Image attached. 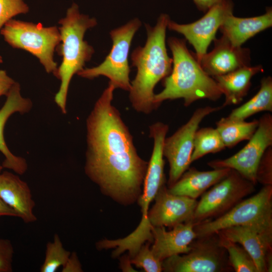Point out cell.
I'll use <instances>...</instances> for the list:
<instances>
[{
  "instance_id": "19",
  "label": "cell",
  "mask_w": 272,
  "mask_h": 272,
  "mask_svg": "<svg viewBox=\"0 0 272 272\" xmlns=\"http://www.w3.org/2000/svg\"><path fill=\"white\" fill-rule=\"evenodd\" d=\"M272 25V10L266 8L260 16L250 18L228 16L220 27V30L234 46L240 47L247 40Z\"/></svg>"
},
{
  "instance_id": "2",
  "label": "cell",
  "mask_w": 272,
  "mask_h": 272,
  "mask_svg": "<svg viewBox=\"0 0 272 272\" xmlns=\"http://www.w3.org/2000/svg\"><path fill=\"white\" fill-rule=\"evenodd\" d=\"M169 16L160 15L154 27L146 25L147 39L144 46L136 48L131 55L137 73L130 83L129 98L138 112L149 114L157 108L154 102V89L157 83L172 71V58L167 53L166 32Z\"/></svg>"
},
{
  "instance_id": "32",
  "label": "cell",
  "mask_w": 272,
  "mask_h": 272,
  "mask_svg": "<svg viewBox=\"0 0 272 272\" xmlns=\"http://www.w3.org/2000/svg\"><path fill=\"white\" fill-rule=\"evenodd\" d=\"M15 81L4 70H0V97L6 96Z\"/></svg>"
},
{
  "instance_id": "15",
  "label": "cell",
  "mask_w": 272,
  "mask_h": 272,
  "mask_svg": "<svg viewBox=\"0 0 272 272\" xmlns=\"http://www.w3.org/2000/svg\"><path fill=\"white\" fill-rule=\"evenodd\" d=\"M214 41L213 49L197 61L210 76L213 78L223 75L250 65L249 49L233 46L223 36Z\"/></svg>"
},
{
  "instance_id": "18",
  "label": "cell",
  "mask_w": 272,
  "mask_h": 272,
  "mask_svg": "<svg viewBox=\"0 0 272 272\" xmlns=\"http://www.w3.org/2000/svg\"><path fill=\"white\" fill-rule=\"evenodd\" d=\"M0 197L25 223L35 222V203L28 184L18 175L6 171L0 174Z\"/></svg>"
},
{
  "instance_id": "17",
  "label": "cell",
  "mask_w": 272,
  "mask_h": 272,
  "mask_svg": "<svg viewBox=\"0 0 272 272\" xmlns=\"http://www.w3.org/2000/svg\"><path fill=\"white\" fill-rule=\"evenodd\" d=\"M191 222L178 224L170 231L165 227H153L152 234L154 243L151 249L161 261L176 255L188 252L191 243L196 238Z\"/></svg>"
},
{
  "instance_id": "8",
  "label": "cell",
  "mask_w": 272,
  "mask_h": 272,
  "mask_svg": "<svg viewBox=\"0 0 272 272\" xmlns=\"http://www.w3.org/2000/svg\"><path fill=\"white\" fill-rule=\"evenodd\" d=\"M188 252L171 256L162 262L167 272H224L232 269L226 249L221 245L218 234L197 237Z\"/></svg>"
},
{
  "instance_id": "28",
  "label": "cell",
  "mask_w": 272,
  "mask_h": 272,
  "mask_svg": "<svg viewBox=\"0 0 272 272\" xmlns=\"http://www.w3.org/2000/svg\"><path fill=\"white\" fill-rule=\"evenodd\" d=\"M28 11L29 7L24 0H0V31L14 17Z\"/></svg>"
},
{
  "instance_id": "26",
  "label": "cell",
  "mask_w": 272,
  "mask_h": 272,
  "mask_svg": "<svg viewBox=\"0 0 272 272\" xmlns=\"http://www.w3.org/2000/svg\"><path fill=\"white\" fill-rule=\"evenodd\" d=\"M71 253L63 247L59 235L55 234L52 241L46 244L45 258L40 271L55 272L64 265Z\"/></svg>"
},
{
  "instance_id": "24",
  "label": "cell",
  "mask_w": 272,
  "mask_h": 272,
  "mask_svg": "<svg viewBox=\"0 0 272 272\" xmlns=\"http://www.w3.org/2000/svg\"><path fill=\"white\" fill-rule=\"evenodd\" d=\"M225 148L216 128L207 127L198 128L194 137L191 163L206 155L218 153Z\"/></svg>"
},
{
  "instance_id": "4",
  "label": "cell",
  "mask_w": 272,
  "mask_h": 272,
  "mask_svg": "<svg viewBox=\"0 0 272 272\" xmlns=\"http://www.w3.org/2000/svg\"><path fill=\"white\" fill-rule=\"evenodd\" d=\"M58 27L61 36L60 54L62 62L55 75L61 81L54 101L63 113H66V100L70 82L75 74L84 69L94 53L93 47L84 40L86 31L95 27V18L81 14L78 6L73 3L60 19Z\"/></svg>"
},
{
  "instance_id": "6",
  "label": "cell",
  "mask_w": 272,
  "mask_h": 272,
  "mask_svg": "<svg viewBox=\"0 0 272 272\" xmlns=\"http://www.w3.org/2000/svg\"><path fill=\"white\" fill-rule=\"evenodd\" d=\"M141 26L140 20L134 18L124 25L111 30L110 35L112 46L104 60L97 66L83 69L77 75L88 79L105 76L115 89L129 92L131 84L128 53L133 37Z\"/></svg>"
},
{
  "instance_id": "37",
  "label": "cell",
  "mask_w": 272,
  "mask_h": 272,
  "mask_svg": "<svg viewBox=\"0 0 272 272\" xmlns=\"http://www.w3.org/2000/svg\"><path fill=\"white\" fill-rule=\"evenodd\" d=\"M3 61L2 57L0 55V63H2Z\"/></svg>"
},
{
  "instance_id": "35",
  "label": "cell",
  "mask_w": 272,
  "mask_h": 272,
  "mask_svg": "<svg viewBox=\"0 0 272 272\" xmlns=\"http://www.w3.org/2000/svg\"><path fill=\"white\" fill-rule=\"evenodd\" d=\"M130 257L128 255H123L120 258V267L123 271H135L131 266Z\"/></svg>"
},
{
  "instance_id": "1",
  "label": "cell",
  "mask_w": 272,
  "mask_h": 272,
  "mask_svg": "<svg viewBox=\"0 0 272 272\" xmlns=\"http://www.w3.org/2000/svg\"><path fill=\"white\" fill-rule=\"evenodd\" d=\"M115 89L109 82L87 118L85 171L103 194L126 206L138 200L148 162L138 155L128 127L112 105Z\"/></svg>"
},
{
  "instance_id": "9",
  "label": "cell",
  "mask_w": 272,
  "mask_h": 272,
  "mask_svg": "<svg viewBox=\"0 0 272 272\" xmlns=\"http://www.w3.org/2000/svg\"><path fill=\"white\" fill-rule=\"evenodd\" d=\"M255 184L231 169L229 174L201 195L191 221L195 225L227 212L255 191Z\"/></svg>"
},
{
  "instance_id": "11",
  "label": "cell",
  "mask_w": 272,
  "mask_h": 272,
  "mask_svg": "<svg viewBox=\"0 0 272 272\" xmlns=\"http://www.w3.org/2000/svg\"><path fill=\"white\" fill-rule=\"evenodd\" d=\"M272 146V115L267 113L258 119L256 130L248 143L239 151L225 159L208 163L213 169L229 168L256 184V170L263 154Z\"/></svg>"
},
{
  "instance_id": "25",
  "label": "cell",
  "mask_w": 272,
  "mask_h": 272,
  "mask_svg": "<svg viewBox=\"0 0 272 272\" xmlns=\"http://www.w3.org/2000/svg\"><path fill=\"white\" fill-rule=\"evenodd\" d=\"M218 235L221 245L227 251L230 265L235 271L258 272L254 260L243 247Z\"/></svg>"
},
{
  "instance_id": "13",
  "label": "cell",
  "mask_w": 272,
  "mask_h": 272,
  "mask_svg": "<svg viewBox=\"0 0 272 272\" xmlns=\"http://www.w3.org/2000/svg\"><path fill=\"white\" fill-rule=\"evenodd\" d=\"M216 233L243 247L254 260L258 272L272 271V225L233 226Z\"/></svg>"
},
{
  "instance_id": "10",
  "label": "cell",
  "mask_w": 272,
  "mask_h": 272,
  "mask_svg": "<svg viewBox=\"0 0 272 272\" xmlns=\"http://www.w3.org/2000/svg\"><path fill=\"white\" fill-rule=\"evenodd\" d=\"M222 108L221 106H209L197 108L185 124L172 135L165 138L163 153L169 165L168 188L179 179L191 164L194 137L200 123L206 116Z\"/></svg>"
},
{
  "instance_id": "5",
  "label": "cell",
  "mask_w": 272,
  "mask_h": 272,
  "mask_svg": "<svg viewBox=\"0 0 272 272\" xmlns=\"http://www.w3.org/2000/svg\"><path fill=\"white\" fill-rule=\"evenodd\" d=\"M0 33L10 46L28 51L39 59L47 73L55 75L57 64L53 54L61 41L58 28L12 19L5 24Z\"/></svg>"
},
{
  "instance_id": "14",
  "label": "cell",
  "mask_w": 272,
  "mask_h": 272,
  "mask_svg": "<svg viewBox=\"0 0 272 272\" xmlns=\"http://www.w3.org/2000/svg\"><path fill=\"white\" fill-rule=\"evenodd\" d=\"M155 202L149 210L148 220L152 227L174 226L191 222L197 200L170 192L165 184L157 192Z\"/></svg>"
},
{
  "instance_id": "21",
  "label": "cell",
  "mask_w": 272,
  "mask_h": 272,
  "mask_svg": "<svg viewBox=\"0 0 272 272\" xmlns=\"http://www.w3.org/2000/svg\"><path fill=\"white\" fill-rule=\"evenodd\" d=\"M263 71L261 65L246 66L228 74L213 77L225 96L222 108L241 102L251 86L252 78Z\"/></svg>"
},
{
  "instance_id": "31",
  "label": "cell",
  "mask_w": 272,
  "mask_h": 272,
  "mask_svg": "<svg viewBox=\"0 0 272 272\" xmlns=\"http://www.w3.org/2000/svg\"><path fill=\"white\" fill-rule=\"evenodd\" d=\"M62 272L83 271L82 265L75 252L71 253L64 265L62 266Z\"/></svg>"
},
{
  "instance_id": "27",
  "label": "cell",
  "mask_w": 272,
  "mask_h": 272,
  "mask_svg": "<svg viewBox=\"0 0 272 272\" xmlns=\"http://www.w3.org/2000/svg\"><path fill=\"white\" fill-rule=\"evenodd\" d=\"M150 242L142 245L137 253L130 258L132 264L143 268L146 272H161L162 262L157 259L150 247Z\"/></svg>"
},
{
  "instance_id": "3",
  "label": "cell",
  "mask_w": 272,
  "mask_h": 272,
  "mask_svg": "<svg viewBox=\"0 0 272 272\" xmlns=\"http://www.w3.org/2000/svg\"><path fill=\"white\" fill-rule=\"evenodd\" d=\"M168 44L172 53L173 68L163 79V90L155 94L154 102L157 107L167 100L182 98L185 106L202 99L218 100L222 93L217 83L189 51L186 41L170 37Z\"/></svg>"
},
{
  "instance_id": "34",
  "label": "cell",
  "mask_w": 272,
  "mask_h": 272,
  "mask_svg": "<svg viewBox=\"0 0 272 272\" xmlns=\"http://www.w3.org/2000/svg\"><path fill=\"white\" fill-rule=\"evenodd\" d=\"M0 216L18 217L17 213L0 197Z\"/></svg>"
},
{
  "instance_id": "33",
  "label": "cell",
  "mask_w": 272,
  "mask_h": 272,
  "mask_svg": "<svg viewBox=\"0 0 272 272\" xmlns=\"http://www.w3.org/2000/svg\"><path fill=\"white\" fill-rule=\"evenodd\" d=\"M197 9L203 12H206L214 5L224 0H192Z\"/></svg>"
},
{
  "instance_id": "12",
  "label": "cell",
  "mask_w": 272,
  "mask_h": 272,
  "mask_svg": "<svg viewBox=\"0 0 272 272\" xmlns=\"http://www.w3.org/2000/svg\"><path fill=\"white\" fill-rule=\"evenodd\" d=\"M233 9L234 4L231 0H224L210 8L196 21L180 24L170 20L167 28L184 36L194 47V55L198 61L207 53L211 42L216 39L218 29L228 16L233 15Z\"/></svg>"
},
{
  "instance_id": "36",
  "label": "cell",
  "mask_w": 272,
  "mask_h": 272,
  "mask_svg": "<svg viewBox=\"0 0 272 272\" xmlns=\"http://www.w3.org/2000/svg\"><path fill=\"white\" fill-rule=\"evenodd\" d=\"M3 169V166H2V165H0V174L2 172V171Z\"/></svg>"
},
{
  "instance_id": "23",
  "label": "cell",
  "mask_w": 272,
  "mask_h": 272,
  "mask_svg": "<svg viewBox=\"0 0 272 272\" xmlns=\"http://www.w3.org/2000/svg\"><path fill=\"white\" fill-rule=\"evenodd\" d=\"M261 111L272 112V79L270 76L262 78L258 92L247 102L232 110L227 117L245 120Z\"/></svg>"
},
{
  "instance_id": "22",
  "label": "cell",
  "mask_w": 272,
  "mask_h": 272,
  "mask_svg": "<svg viewBox=\"0 0 272 272\" xmlns=\"http://www.w3.org/2000/svg\"><path fill=\"white\" fill-rule=\"evenodd\" d=\"M258 119L251 121L222 117L216 122V129L226 148H232L250 139L257 129Z\"/></svg>"
},
{
  "instance_id": "7",
  "label": "cell",
  "mask_w": 272,
  "mask_h": 272,
  "mask_svg": "<svg viewBox=\"0 0 272 272\" xmlns=\"http://www.w3.org/2000/svg\"><path fill=\"white\" fill-rule=\"evenodd\" d=\"M251 224L272 225V185H265L256 194L242 199L223 215L194 226L197 237L224 229Z\"/></svg>"
},
{
  "instance_id": "16",
  "label": "cell",
  "mask_w": 272,
  "mask_h": 272,
  "mask_svg": "<svg viewBox=\"0 0 272 272\" xmlns=\"http://www.w3.org/2000/svg\"><path fill=\"white\" fill-rule=\"evenodd\" d=\"M6 100L0 109V152L5 157L2 166L3 168L10 169L19 175L24 174L28 168L25 159L14 155L9 150L4 139L5 126L8 119L15 113L24 114L29 112L32 103L29 98L21 94L20 84L16 82L6 95Z\"/></svg>"
},
{
  "instance_id": "20",
  "label": "cell",
  "mask_w": 272,
  "mask_h": 272,
  "mask_svg": "<svg viewBox=\"0 0 272 272\" xmlns=\"http://www.w3.org/2000/svg\"><path fill=\"white\" fill-rule=\"evenodd\" d=\"M230 170L231 169L222 168L199 171L194 167L189 168L168 189L172 194L196 199L225 177Z\"/></svg>"
},
{
  "instance_id": "29",
  "label": "cell",
  "mask_w": 272,
  "mask_h": 272,
  "mask_svg": "<svg viewBox=\"0 0 272 272\" xmlns=\"http://www.w3.org/2000/svg\"><path fill=\"white\" fill-rule=\"evenodd\" d=\"M256 180L265 185H272V148H268L263 154L256 170Z\"/></svg>"
},
{
  "instance_id": "30",
  "label": "cell",
  "mask_w": 272,
  "mask_h": 272,
  "mask_svg": "<svg viewBox=\"0 0 272 272\" xmlns=\"http://www.w3.org/2000/svg\"><path fill=\"white\" fill-rule=\"evenodd\" d=\"M14 249L11 242L0 239V272H12Z\"/></svg>"
}]
</instances>
